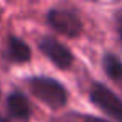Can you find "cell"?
<instances>
[{
	"instance_id": "cell-4",
	"label": "cell",
	"mask_w": 122,
	"mask_h": 122,
	"mask_svg": "<svg viewBox=\"0 0 122 122\" xmlns=\"http://www.w3.org/2000/svg\"><path fill=\"white\" fill-rule=\"evenodd\" d=\"M39 47L40 50L44 52V55L54 62L59 69H69L72 64H74V55L72 52L64 45L60 44L59 40H55L54 37H44L40 42H39Z\"/></svg>"
},
{
	"instance_id": "cell-6",
	"label": "cell",
	"mask_w": 122,
	"mask_h": 122,
	"mask_svg": "<svg viewBox=\"0 0 122 122\" xmlns=\"http://www.w3.org/2000/svg\"><path fill=\"white\" fill-rule=\"evenodd\" d=\"M7 55L14 62H27L30 60V47L19 37H10L7 45Z\"/></svg>"
},
{
	"instance_id": "cell-2",
	"label": "cell",
	"mask_w": 122,
	"mask_h": 122,
	"mask_svg": "<svg viewBox=\"0 0 122 122\" xmlns=\"http://www.w3.org/2000/svg\"><path fill=\"white\" fill-rule=\"evenodd\" d=\"M49 25L62 35L77 37L82 32V20L80 17L69 9H52L47 14Z\"/></svg>"
},
{
	"instance_id": "cell-9",
	"label": "cell",
	"mask_w": 122,
	"mask_h": 122,
	"mask_svg": "<svg viewBox=\"0 0 122 122\" xmlns=\"http://www.w3.org/2000/svg\"><path fill=\"white\" fill-rule=\"evenodd\" d=\"M82 122H109V120H104V119H100V117H94V115H87V117H84Z\"/></svg>"
},
{
	"instance_id": "cell-3",
	"label": "cell",
	"mask_w": 122,
	"mask_h": 122,
	"mask_svg": "<svg viewBox=\"0 0 122 122\" xmlns=\"http://www.w3.org/2000/svg\"><path fill=\"white\" fill-rule=\"evenodd\" d=\"M90 100L105 114L122 122V99H119L110 89L102 84H94L90 89Z\"/></svg>"
},
{
	"instance_id": "cell-8",
	"label": "cell",
	"mask_w": 122,
	"mask_h": 122,
	"mask_svg": "<svg viewBox=\"0 0 122 122\" xmlns=\"http://www.w3.org/2000/svg\"><path fill=\"white\" fill-rule=\"evenodd\" d=\"M117 30H119V37H120V44H122V12H119L117 15Z\"/></svg>"
},
{
	"instance_id": "cell-5",
	"label": "cell",
	"mask_w": 122,
	"mask_h": 122,
	"mask_svg": "<svg viewBox=\"0 0 122 122\" xmlns=\"http://www.w3.org/2000/svg\"><path fill=\"white\" fill-rule=\"evenodd\" d=\"M7 109H9V112L15 119H20V120L29 119L30 114H32L29 99L22 92H12L9 95V99H7Z\"/></svg>"
},
{
	"instance_id": "cell-1",
	"label": "cell",
	"mask_w": 122,
	"mask_h": 122,
	"mask_svg": "<svg viewBox=\"0 0 122 122\" xmlns=\"http://www.w3.org/2000/svg\"><path fill=\"white\" fill-rule=\"evenodd\" d=\"M29 87L39 100L50 105L52 109H59L67 104V90L59 80L52 77H34L29 80Z\"/></svg>"
},
{
	"instance_id": "cell-7",
	"label": "cell",
	"mask_w": 122,
	"mask_h": 122,
	"mask_svg": "<svg viewBox=\"0 0 122 122\" xmlns=\"http://www.w3.org/2000/svg\"><path fill=\"white\" fill-rule=\"evenodd\" d=\"M104 70H105V74H107L114 82H117V84L122 87V62H120L117 57L107 54V55L104 57Z\"/></svg>"
}]
</instances>
